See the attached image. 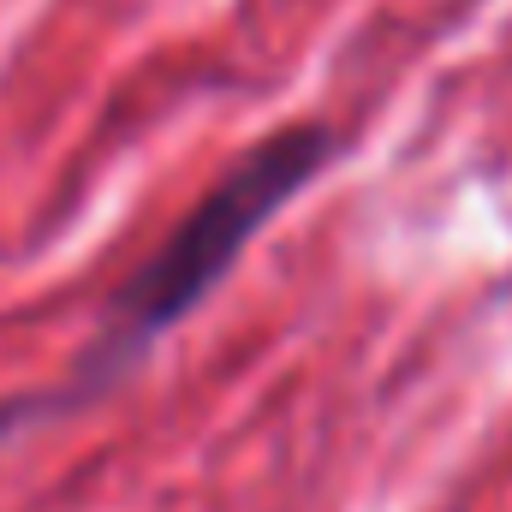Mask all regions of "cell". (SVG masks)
Instances as JSON below:
<instances>
[{"mask_svg":"<svg viewBox=\"0 0 512 512\" xmlns=\"http://www.w3.org/2000/svg\"><path fill=\"white\" fill-rule=\"evenodd\" d=\"M334 155H340V131L328 120H292V126H274L268 137H256L251 149H239L221 167V179L173 221V233L108 292L102 322L84 340V352L72 358L66 382L36 393V399H6L0 405L6 429L54 417V411L78 405V399H96L120 376H131L161 334H173L185 316H197L209 304V292L239 268V256L251 251L256 233L304 185H316L334 167Z\"/></svg>","mask_w":512,"mask_h":512,"instance_id":"obj_1","label":"cell"}]
</instances>
